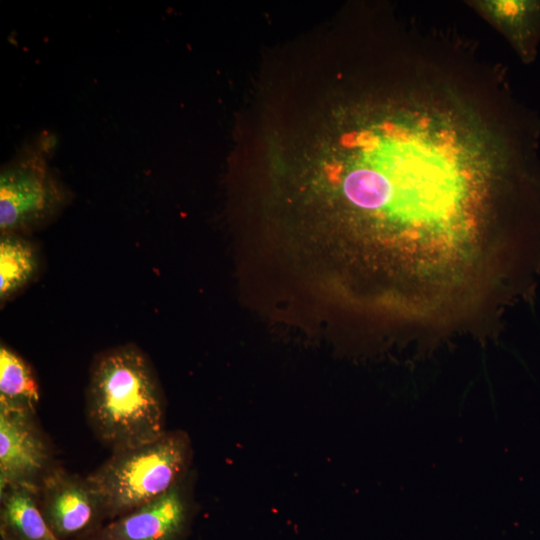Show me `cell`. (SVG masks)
Segmentation results:
<instances>
[{
	"label": "cell",
	"instance_id": "obj_6",
	"mask_svg": "<svg viewBox=\"0 0 540 540\" xmlns=\"http://www.w3.org/2000/svg\"><path fill=\"white\" fill-rule=\"evenodd\" d=\"M38 496L42 514L59 540H84L108 522L103 500L87 476L59 463L42 480Z\"/></svg>",
	"mask_w": 540,
	"mask_h": 540
},
{
	"label": "cell",
	"instance_id": "obj_5",
	"mask_svg": "<svg viewBox=\"0 0 540 540\" xmlns=\"http://www.w3.org/2000/svg\"><path fill=\"white\" fill-rule=\"evenodd\" d=\"M192 470L164 495L108 521L84 540H188L198 513Z\"/></svg>",
	"mask_w": 540,
	"mask_h": 540
},
{
	"label": "cell",
	"instance_id": "obj_11",
	"mask_svg": "<svg viewBox=\"0 0 540 540\" xmlns=\"http://www.w3.org/2000/svg\"><path fill=\"white\" fill-rule=\"evenodd\" d=\"M38 258L33 245L22 235L1 234L0 300L7 301L34 277Z\"/></svg>",
	"mask_w": 540,
	"mask_h": 540
},
{
	"label": "cell",
	"instance_id": "obj_9",
	"mask_svg": "<svg viewBox=\"0 0 540 540\" xmlns=\"http://www.w3.org/2000/svg\"><path fill=\"white\" fill-rule=\"evenodd\" d=\"M0 535L12 540H59L42 514L38 491L25 486L0 491Z\"/></svg>",
	"mask_w": 540,
	"mask_h": 540
},
{
	"label": "cell",
	"instance_id": "obj_12",
	"mask_svg": "<svg viewBox=\"0 0 540 540\" xmlns=\"http://www.w3.org/2000/svg\"><path fill=\"white\" fill-rule=\"evenodd\" d=\"M0 540H12V539H10V538H8V537H6V536L0 535Z\"/></svg>",
	"mask_w": 540,
	"mask_h": 540
},
{
	"label": "cell",
	"instance_id": "obj_1",
	"mask_svg": "<svg viewBox=\"0 0 540 540\" xmlns=\"http://www.w3.org/2000/svg\"><path fill=\"white\" fill-rule=\"evenodd\" d=\"M359 106L327 180V225L306 238L327 275L385 296L457 292L506 250L538 201V135L527 112L434 61Z\"/></svg>",
	"mask_w": 540,
	"mask_h": 540
},
{
	"label": "cell",
	"instance_id": "obj_7",
	"mask_svg": "<svg viewBox=\"0 0 540 540\" xmlns=\"http://www.w3.org/2000/svg\"><path fill=\"white\" fill-rule=\"evenodd\" d=\"M58 464L37 411L0 408V491L9 486L39 490Z\"/></svg>",
	"mask_w": 540,
	"mask_h": 540
},
{
	"label": "cell",
	"instance_id": "obj_2",
	"mask_svg": "<svg viewBox=\"0 0 540 540\" xmlns=\"http://www.w3.org/2000/svg\"><path fill=\"white\" fill-rule=\"evenodd\" d=\"M86 417L111 451L151 442L166 430V404L150 359L135 345L98 355L86 390Z\"/></svg>",
	"mask_w": 540,
	"mask_h": 540
},
{
	"label": "cell",
	"instance_id": "obj_8",
	"mask_svg": "<svg viewBox=\"0 0 540 540\" xmlns=\"http://www.w3.org/2000/svg\"><path fill=\"white\" fill-rule=\"evenodd\" d=\"M469 3L503 35L523 63L535 61L540 43V0H477Z\"/></svg>",
	"mask_w": 540,
	"mask_h": 540
},
{
	"label": "cell",
	"instance_id": "obj_10",
	"mask_svg": "<svg viewBox=\"0 0 540 540\" xmlns=\"http://www.w3.org/2000/svg\"><path fill=\"white\" fill-rule=\"evenodd\" d=\"M39 384L30 364L5 344L0 346V408L37 411Z\"/></svg>",
	"mask_w": 540,
	"mask_h": 540
},
{
	"label": "cell",
	"instance_id": "obj_3",
	"mask_svg": "<svg viewBox=\"0 0 540 540\" xmlns=\"http://www.w3.org/2000/svg\"><path fill=\"white\" fill-rule=\"evenodd\" d=\"M192 461L188 433L167 430L151 442L113 451L87 478L110 521L170 491L193 470Z\"/></svg>",
	"mask_w": 540,
	"mask_h": 540
},
{
	"label": "cell",
	"instance_id": "obj_4",
	"mask_svg": "<svg viewBox=\"0 0 540 540\" xmlns=\"http://www.w3.org/2000/svg\"><path fill=\"white\" fill-rule=\"evenodd\" d=\"M53 148L52 136L41 134L2 166L1 234L23 236L51 221L67 204L69 192L49 165Z\"/></svg>",
	"mask_w": 540,
	"mask_h": 540
}]
</instances>
